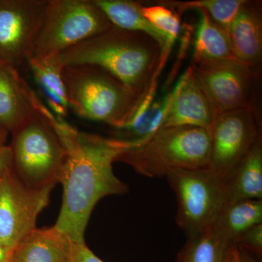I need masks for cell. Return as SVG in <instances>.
<instances>
[{
    "label": "cell",
    "mask_w": 262,
    "mask_h": 262,
    "mask_svg": "<svg viewBox=\"0 0 262 262\" xmlns=\"http://www.w3.org/2000/svg\"><path fill=\"white\" fill-rule=\"evenodd\" d=\"M262 223L261 200L227 203L217 215L213 226L227 244H235L248 229Z\"/></svg>",
    "instance_id": "e0dca14e"
},
{
    "label": "cell",
    "mask_w": 262,
    "mask_h": 262,
    "mask_svg": "<svg viewBox=\"0 0 262 262\" xmlns=\"http://www.w3.org/2000/svg\"><path fill=\"white\" fill-rule=\"evenodd\" d=\"M189 67L218 114L253 106L251 101L258 71L236 59Z\"/></svg>",
    "instance_id": "30bf717a"
},
{
    "label": "cell",
    "mask_w": 262,
    "mask_h": 262,
    "mask_svg": "<svg viewBox=\"0 0 262 262\" xmlns=\"http://www.w3.org/2000/svg\"><path fill=\"white\" fill-rule=\"evenodd\" d=\"M62 67L94 65L107 71L144 98L163 67L158 43L144 33L112 27L57 55Z\"/></svg>",
    "instance_id": "7a4b0ae2"
},
{
    "label": "cell",
    "mask_w": 262,
    "mask_h": 262,
    "mask_svg": "<svg viewBox=\"0 0 262 262\" xmlns=\"http://www.w3.org/2000/svg\"><path fill=\"white\" fill-rule=\"evenodd\" d=\"M218 113L188 68L170 94L161 127L192 126L211 131Z\"/></svg>",
    "instance_id": "7c38bea8"
},
{
    "label": "cell",
    "mask_w": 262,
    "mask_h": 262,
    "mask_svg": "<svg viewBox=\"0 0 262 262\" xmlns=\"http://www.w3.org/2000/svg\"><path fill=\"white\" fill-rule=\"evenodd\" d=\"M239 247L261 255L262 252V223L253 226L244 232L236 242Z\"/></svg>",
    "instance_id": "cb8c5ba5"
},
{
    "label": "cell",
    "mask_w": 262,
    "mask_h": 262,
    "mask_svg": "<svg viewBox=\"0 0 262 262\" xmlns=\"http://www.w3.org/2000/svg\"><path fill=\"white\" fill-rule=\"evenodd\" d=\"M12 168V155L9 146H0V179Z\"/></svg>",
    "instance_id": "484cf974"
},
{
    "label": "cell",
    "mask_w": 262,
    "mask_h": 262,
    "mask_svg": "<svg viewBox=\"0 0 262 262\" xmlns=\"http://www.w3.org/2000/svg\"><path fill=\"white\" fill-rule=\"evenodd\" d=\"M70 108L85 120L120 128L144 98L136 96L107 71L94 65L66 66L62 70Z\"/></svg>",
    "instance_id": "3957f363"
},
{
    "label": "cell",
    "mask_w": 262,
    "mask_h": 262,
    "mask_svg": "<svg viewBox=\"0 0 262 262\" xmlns=\"http://www.w3.org/2000/svg\"><path fill=\"white\" fill-rule=\"evenodd\" d=\"M228 253L230 262H241L239 261L238 248H237V245H229Z\"/></svg>",
    "instance_id": "83f0119b"
},
{
    "label": "cell",
    "mask_w": 262,
    "mask_h": 262,
    "mask_svg": "<svg viewBox=\"0 0 262 262\" xmlns=\"http://www.w3.org/2000/svg\"><path fill=\"white\" fill-rule=\"evenodd\" d=\"M50 113L39 99L36 113L12 133V170L32 189L54 187L64 163V149Z\"/></svg>",
    "instance_id": "5b68a950"
},
{
    "label": "cell",
    "mask_w": 262,
    "mask_h": 262,
    "mask_svg": "<svg viewBox=\"0 0 262 262\" xmlns=\"http://www.w3.org/2000/svg\"><path fill=\"white\" fill-rule=\"evenodd\" d=\"M48 0H0V63L20 68L32 53Z\"/></svg>",
    "instance_id": "8fae6325"
},
{
    "label": "cell",
    "mask_w": 262,
    "mask_h": 262,
    "mask_svg": "<svg viewBox=\"0 0 262 262\" xmlns=\"http://www.w3.org/2000/svg\"><path fill=\"white\" fill-rule=\"evenodd\" d=\"M224 262H230V259H229V253H228V249H227V255H226L225 259V261H224Z\"/></svg>",
    "instance_id": "4dcf8cb0"
},
{
    "label": "cell",
    "mask_w": 262,
    "mask_h": 262,
    "mask_svg": "<svg viewBox=\"0 0 262 262\" xmlns=\"http://www.w3.org/2000/svg\"><path fill=\"white\" fill-rule=\"evenodd\" d=\"M229 203L262 198V142L257 143L227 183Z\"/></svg>",
    "instance_id": "ffe728a7"
},
{
    "label": "cell",
    "mask_w": 262,
    "mask_h": 262,
    "mask_svg": "<svg viewBox=\"0 0 262 262\" xmlns=\"http://www.w3.org/2000/svg\"><path fill=\"white\" fill-rule=\"evenodd\" d=\"M229 246L211 225L187 237L174 262H224Z\"/></svg>",
    "instance_id": "44dd1931"
},
{
    "label": "cell",
    "mask_w": 262,
    "mask_h": 262,
    "mask_svg": "<svg viewBox=\"0 0 262 262\" xmlns=\"http://www.w3.org/2000/svg\"><path fill=\"white\" fill-rule=\"evenodd\" d=\"M165 177L177 198L176 222L187 237L211 227L229 203L227 184L208 168L177 169Z\"/></svg>",
    "instance_id": "52a82bcc"
},
{
    "label": "cell",
    "mask_w": 262,
    "mask_h": 262,
    "mask_svg": "<svg viewBox=\"0 0 262 262\" xmlns=\"http://www.w3.org/2000/svg\"><path fill=\"white\" fill-rule=\"evenodd\" d=\"M75 244L54 226L35 228L13 248L10 262H72Z\"/></svg>",
    "instance_id": "9a60e30c"
},
{
    "label": "cell",
    "mask_w": 262,
    "mask_h": 262,
    "mask_svg": "<svg viewBox=\"0 0 262 262\" xmlns=\"http://www.w3.org/2000/svg\"><path fill=\"white\" fill-rule=\"evenodd\" d=\"M50 117L65 151L58 182L63 186V200L54 227L74 243L82 244L98 201L128 192L114 173L113 164L122 152L139 144L80 132L52 112Z\"/></svg>",
    "instance_id": "6da1fadb"
},
{
    "label": "cell",
    "mask_w": 262,
    "mask_h": 262,
    "mask_svg": "<svg viewBox=\"0 0 262 262\" xmlns=\"http://www.w3.org/2000/svg\"><path fill=\"white\" fill-rule=\"evenodd\" d=\"M8 132L3 127L0 126V146L5 145V141L8 137Z\"/></svg>",
    "instance_id": "f546056e"
},
{
    "label": "cell",
    "mask_w": 262,
    "mask_h": 262,
    "mask_svg": "<svg viewBox=\"0 0 262 262\" xmlns=\"http://www.w3.org/2000/svg\"><path fill=\"white\" fill-rule=\"evenodd\" d=\"M112 27L94 0H48L30 56H57Z\"/></svg>",
    "instance_id": "8992f818"
},
{
    "label": "cell",
    "mask_w": 262,
    "mask_h": 262,
    "mask_svg": "<svg viewBox=\"0 0 262 262\" xmlns=\"http://www.w3.org/2000/svg\"><path fill=\"white\" fill-rule=\"evenodd\" d=\"M246 0H194V1H163L160 4L170 9L183 12L186 10H203L212 20L227 32Z\"/></svg>",
    "instance_id": "7402d4cb"
},
{
    "label": "cell",
    "mask_w": 262,
    "mask_h": 262,
    "mask_svg": "<svg viewBox=\"0 0 262 262\" xmlns=\"http://www.w3.org/2000/svg\"><path fill=\"white\" fill-rule=\"evenodd\" d=\"M198 11L201 16L191 65L236 59L227 32L215 23L206 12Z\"/></svg>",
    "instance_id": "d6986e66"
},
{
    "label": "cell",
    "mask_w": 262,
    "mask_h": 262,
    "mask_svg": "<svg viewBox=\"0 0 262 262\" xmlns=\"http://www.w3.org/2000/svg\"><path fill=\"white\" fill-rule=\"evenodd\" d=\"M253 106L219 114L211 131L208 168L227 185L239 164L261 141V125Z\"/></svg>",
    "instance_id": "ba28073f"
},
{
    "label": "cell",
    "mask_w": 262,
    "mask_h": 262,
    "mask_svg": "<svg viewBox=\"0 0 262 262\" xmlns=\"http://www.w3.org/2000/svg\"><path fill=\"white\" fill-rule=\"evenodd\" d=\"M210 154L209 130L198 127H166L124 151L116 162L127 164L144 177L160 178L177 169L206 168Z\"/></svg>",
    "instance_id": "277c9868"
},
{
    "label": "cell",
    "mask_w": 262,
    "mask_h": 262,
    "mask_svg": "<svg viewBox=\"0 0 262 262\" xmlns=\"http://www.w3.org/2000/svg\"><path fill=\"white\" fill-rule=\"evenodd\" d=\"M94 2L115 27L144 33L156 41L161 48L165 63L169 53L166 39L142 15L139 2L129 0H94Z\"/></svg>",
    "instance_id": "ac0fdd59"
},
{
    "label": "cell",
    "mask_w": 262,
    "mask_h": 262,
    "mask_svg": "<svg viewBox=\"0 0 262 262\" xmlns=\"http://www.w3.org/2000/svg\"><path fill=\"white\" fill-rule=\"evenodd\" d=\"M18 70L0 63V126L11 134L36 113L39 99Z\"/></svg>",
    "instance_id": "4fadbf2b"
},
{
    "label": "cell",
    "mask_w": 262,
    "mask_h": 262,
    "mask_svg": "<svg viewBox=\"0 0 262 262\" xmlns=\"http://www.w3.org/2000/svg\"><path fill=\"white\" fill-rule=\"evenodd\" d=\"M11 252L0 244V262H10Z\"/></svg>",
    "instance_id": "f1b7e54d"
},
{
    "label": "cell",
    "mask_w": 262,
    "mask_h": 262,
    "mask_svg": "<svg viewBox=\"0 0 262 262\" xmlns=\"http://www.w3.org/2000/svg\"><path fill=\"white\" fill-rule=\"evenodd\" d=\"M139 8L146 20L165 37L167 48L170 52L181 31L178 13L160 3L148 5L140 3Z\"/></svg>",
    "instance_id": "603a6c76"
},
{
    "label": "cell",
    "mask_w": 262,
    "mask_h": 262,
    "mask_svg": "<svg viewBox=\"0 0 262 262\" xmlns=\"http://www.w3.org/2000/svg\"><path fill=\"white\" fill-rule=\"evenodd\" d=\"M237 248H238L239 257L241 262H261L253 257L249 252L245 250L244 248L239 247V246H237Z\"/></svg>",
    "instance_id": "4316f807"
},
{
    "label": "cell",
    "mask_w": 262,
    "mask_h": 262,
    "mask_svg": "<svg viewBox=\"0 0 262 262\" xmlns=\"http://www.w3.org/2000/svg\"><path fill=\"white\" fill-rule=\"evenodd\" d=\"M72 262H104L94 254L85 243L75 244Z\"/></svg>",
    "instance_id": "d4e9b609"
},
{
    "label": "cell",
    "mask_w": 262,
    "mask_h": 262,
    "mask_svg": "<svg viewBox=\"0 0 262 262\" xmlns=\"http://www.w3.org/2000/svg\"><path fill=\"white\" fill-rule=\"evenodd\" d=\"M53 187L24 185L10 169L0 179V244L11 252L37 228L38 216L47 207Z\"/></svg>",
    "instance_id": "9c48e42d"
},
{
    "label": "cell",
    "mask_w": 262,
    "mask_h": 262,
    "mask_svg": "<svg viewBox=\"0 0 262 262\" xmlns=\"http://www.w3.org/2000/svg\"><path fill=\"white\" fill-rule=\"evenodd\" d=\"M28 63L38 85L47 100L53 114L63 118L70 110L67 91L62 76L63 67L56 56H30Z\"/></svg>",
    "instance_id": "2e32d148"
},
{
    "label": "cell",
    "mask_w": 262,
    "mask_h": 262,
    "mask_svg": "<svg viewBox=\"0 0 262 262\" xmlns=\"http://www.w3.org/2000/svg\"><path fill=\"white\" fill-rule=\"evenodd\" d=\"M227 33L236 59L258 71L262 58L261 3L246 0Z\"/></svg>",
    "instance_id": "5bb4252c"
}]
</instances>
